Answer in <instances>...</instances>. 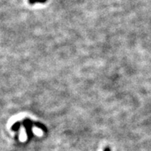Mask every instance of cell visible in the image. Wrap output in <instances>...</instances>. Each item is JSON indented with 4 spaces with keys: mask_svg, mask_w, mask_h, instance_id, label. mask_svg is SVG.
Returning a JSON list of instances; mask_svg holds the SVG:
<instances>
[{
    "mask_svg": "<svg viewBox=\"0 0 151 151\" xmlns=\"http://www.w3.org/2000/svg\"><path fill=\"white\" fill-rule=\"evenodd\" d=\"M104 151H110V150H109V147H106V148L105 150H104Z\"/></svg>",
    "mask_w": 151,
    "mask_h": 151,
    "instance_id": "3957f363",
    "label": "cell"
},
{
    "mask_svg": "<svg viewBox=\"0 0 151 151\" xmlns=\"http://www.w3.org/2000/svg\"><path fill=\"white\" fill-rule=\"evenodd\" d=\"M25 123H24V126L26 129V133H27V135L29 136V138L32 136V122L30 121L29 119H26L25 120Z\"/></svg>",
    "mask_w": 151,
    "mask_h": 151,
    "instance_id": "6da1fadb",
    "label": "cell"
},
{
    "mask_svg": "<svg viewBox=\"0 0 151 151\" xmlns=\"http://www.w3.org/2000/svg\"><path fill=\"white\" fill-rule=\"evenodd\" d=\"M29 2L30 4H35L36 2H46V0H29Z\"/></svg>",
    "mask_w": 151,
    "mask_h": 151,
    "instance_id": "7a4b0ae2",
    "label": "cell"
}]
</instances>
